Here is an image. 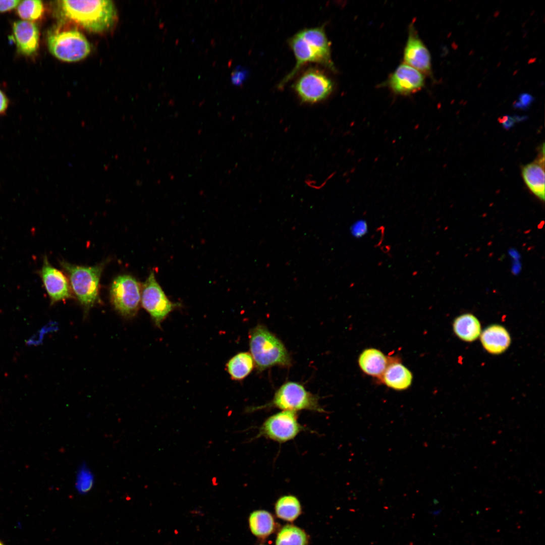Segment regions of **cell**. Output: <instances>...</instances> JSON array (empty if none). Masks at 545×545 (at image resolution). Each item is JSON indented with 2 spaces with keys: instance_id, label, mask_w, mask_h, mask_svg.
I'll return each mask as SVG.
<instances>
[{
  "instance_id": "6da1fadb",
  "label": "cell",
  "mask_w": 545,
  "mask_h": 545,
  "mask_svg": "<svg viewBox=\"0 0 545 545\" xmlns=\"http://www.w3.org/2000/svg\"><path fill=\"white\" fill-rule=\"evenodd\" d=\"M289 44L295 55L296 64L293 70L281 81L279 88H283L301 67L308 62L317 63L332 71L335 70L331 58L330 43L323 26L300 31L290 38Z\"/></svg>"
},
{
  "instance_id": "7a4b0ae2",
  "label": "cell",
  "mask_w": 545,
  "mask_h": 545,
  "mask_svg": "<svg viewBox=\"0 0 545 545\" xmlns=\"http://www.w3.org/2000/svg\"><path fill=\"white\" fill-rule=\"evenodd\" d=\"M61 16L86 30L100 32L108 29L117 18L115 6L110 0L59 1Z\"/></svg>"
},
{
  "instance_id": "3957f363",
  "label": "cell",
  "mask_w": 545,
  "mask_h": 545,
  "mask_svg": "<svg viewBox=\"0 0 545 545\" xmlns=\"http://www.w3.org/2000/svg\"><path fill=\"white\" fill-rule=\"evenodd\" d=\"M249 338L250 354L258 371L276 365H291V358L285 346L264 325L258 324L251 329Z\"/></svg>"
},
{
  "instance_id": "277c9868",
  "label": "cell",
  "mask_w": 545,
  "mask_h": 545,
  "mask_svg": "<svg viewBox=\"0 0 545 545\" xmlns=\"http://www.w3.org/2000/svg\"><path fill=\"white\" fill-rule=\"evenodd\" d=\"M60 263L68 277L71 290L87 313L99 300V282L106 261L92 266L73 264L65 260Z\"/></svg>"
},
{
  "instance_id": "5b68a950",
  "label": "cell",
  "mask_w": 545,
  "mask_h": 545,
  "mask_svg": "<svg viewBox=\"0 0 545 545\" xmlns=\"http://www.w3.org/2000/svg\"><path fill=\"white\" fill-rule=\"evenodd\" d=\"M318 397L307 391L301 384L288 382L282 385L275 393L271 401L254 409L275 407L284 411L297 412L301 410L323 412L318 402Z\"/></svg>"
},
{
  "instance_id": "8992f818",
  "label": "cell",
  "mask_w": 545,
  "mask_h": 545,
  "mask_svg": "<svg viewBox=\"0 0 545 545\" xmlns=\"http://www.w3.org/2000/svg\"><path fill=\"white\" fill-rule=\"evenodd\" d=\"M49 51L58 59L75 62L85 58L90 52V45L85 36L75 29L50 32L47 37Z\"/></svg>"
},
{
  "instance_id": "52a82bcc",
  "label": "cell",
  "mask_w": 545,
  "mask_h": 545,
  "mask_svg": "<svg viewBox=\"0 0 545 545\" xmlns=\"http://www.w3.org/2000/svg\"><path fill=\"white\" fill-rule=\"evenodd\" d=\"M141 286L133 276L120 275L113 281L110 296L114 308L125 317L135 316L140 307Z\"/></svg>"
},
{
  "instance_id": "ba28073f",
  "label": "cell",
  "mask_w": 545,
  "mask_h": 545,
  "mask_svg": "<svg viewBox=\"0 0 545 545\" xmlns=\"http://www.w3.org/2000/svg\"><path fill=\"white\" fill-rule=\"evenodd\" d=\"M141 304L159 328L169 314L180 306L179 303L173 302L168 298L157 282L153 271L150 272L141 287Z\"/></svg>"
},
{
  "instance_id": "9c48e42d",
  "label": "cell",
  "mask_w": 545,
  "mask_h": 545,
  "mask_svg": "<svg viewBox=\"0 0 545 545\" xmlns=\"http://www.w3.org/2000/svg\"><path fill=\"white\" fill-rule=\"evenodd\" d=\"M294 89L301 100L316 103L326 98L333 89L331 79L322 71L310 68L297 80Z\"/></svg>"
},
{
  "instance_id": "30bf717a",
  "label": "cell",
  "mask_w": 545,
  "mask_h": 545,
  "mask_svg": "<svg viewBox=\"0 0 545 545\" xmlns=\"http://www.w3.org/2000/svg\"><path fill=\"white\" fill-rule=\"evenodd\" d=\"M303 429L298 421L297 412L283 410L264 421L260 427L258 436L284 443L295 438Z\"/></svg>"
},
{
  "instance_id": "8fae6325",
  "label": "cell",
  "mask_w": 545,
  "mask_h": 545,
  "mask_svg": "<svg viewBox=\"0 0 545 545\" xmlns=\"http://www.w3.org/2000/svg\"><path fill=\"white\" fill-rule=\"evenodd\" d=\"M38 273L51 304L73 298L68 279L62 271L51 265L46 255Z\"/></svg>"
},
{
  "instance_id": "7c38bea8",
  "label": "cell",
  "mask_w": 545,
  "mask_h": 545,
  "mask_svg": "<svg viewBox=\"0 0 545 545\" xmlns=\"http://www.w3.org/2000/svg\"><path fill=\"white\" fill-rule=\"evenodd\" d=\"M423 74L406 64L400 65L392 74L389 84L395 93L408 95L421 89L424 85Z\"/></svg>"
},
{
  "instance_id": "4fadbf2b",
  "label": "cell",
  "mask_w": 545,
  "mask_h": 545,
  "mask_svg": "<svg viewBox=\"0 0 545 545\" xmlns=\"http://www.w3.org/2000/svg\"><path fill=\"white\" fill-rule=\"evenodd\" d=\"M405 64L419 71L428 74L431 71L429 52L417 35L414 28H410L404 51Z\"/></svg>"
},
{
  "instance_id": "5bb4252c",
  "label": "cell",
  "mask_w": 545,
  "mask_h": 545,
  "mask_svg": "<svg viewBox=\"0 0 545 545\" xmlns=\"http://www.w3.org/2000/svg\"><path fill=\"white\" fill-rule=\"evenodd\" d=\"M13 38L18 51L25 56L33 55L38 48L39 31L33 22H15L13 25Z\"/></svg>"
},
{
  "instance_id": "9a60e30c",
  "label": "cell",
  "mask_w": 545,
  "mask_h": 545,
  "mask_svg": "<svg viewBox=\"0 0 545 545\" xmlns=\"http://www.w3.org/2000/svg\"><path fill=\"white\" fill-rule=\"evenodd\" d=\"M522 175L531 192L543 201L545 193L544 143L536 159L522 168Z\"/></svg>"
},
{
  "instance_id": "2e32d148",
  "label": "cell",
  "mask_w": 545,
  "mask_h": 545,
  "mask_svg": "<svg viewBox=\"0 0 545 545\" xmlns=\"http://www.w3.org/2000/svg\"><path fill=\"white\" fill-rule=\"evenodd\" d=\"M384 384L397 391L408 389L411 385V372L403 364L395 360H390L380 377Z\"/></svg>"
},
{
  "instance_id": "e0dca14e",
  "label": "cell",
  "mask_w": 545,
  "mask_h": 545,
  "mask_svg": "<svg viewBox=\"0 0 545 545\" xmlns=\"http://www.w3.org/2000/svg\"><path fill=\"white\" fill-rule=\"evenodd\" d=\"M480 340L485 350L495 354L504 352L511 343L508 331L504 327L498 324L486 328L481 333Z\"/></svg>"
},
{
  "instance_id": "ac0fdd59",
  "label": "cell",
  "mask_w": 545,
  "mask_h": 545,
  "mask_svg": "<svg viewBox=\"0 0 545 545\" xmlns=\"http://www.w3.org/2000/svg\"><path fill=\"white\" fill-rule=\"evenodd\" d=\"M390 360L380 350L368 348L359 355L358 363L361 369L366 374L380 377Z\"/></svg>"
},
{
  "instance_id": "d6986e66",
  "label": "cell",
  "mask_w": 545,
  "mask_h": 545,
  "mask_svg": "<svg viewBox=\"0 0 545 545\" xmlns=\"http://www.w3.org/2000/svg\"><path fill=\"white\" fill-rule=\"evenodd\" d=\"M254 361L250 353L243 352L231 358L226 364V369L232 379L242 380L253 370Z\"/></svg>"
},
{
  "instance_id": "ffe728a7",
  "label": "cell",
  "mask_w": 545,
  "mask_h": 545,
  "mask_svg": "<svg viewBox=\"0 0 545 545\" xmlns=\"http://www.w3.org/2000/svg\"><path fill=\"white\" fill-rule=\"evenodd\" d=\"M453 329L457 336L467 342L476 340L481 333L479 320L475 316L469 313L457 317L454 321Z\"/></svg>"
},
{
  "instance_id": "44dd1931",
  "label": "cell",
  "mask_w": 545,
  "mask_h": 545,
  "mask_svg": "<svg viewBox=\"0 0 545 545\" xmlns=\"http://www.w3.org/2000/svg\"><path fill=\"white\" fill-rule=\"evenodd\" d=\"M248 521L251 532L258 537L268 536L275 529V524L272 516L265 510L253 512L249 516Z\"/></svg>"
},
{
  "instance_id": "7402d4cb",
  "label": "cell",
  "mask_w": 545,
  "mask_h": 545,
  "mask_svg": "<svg viewBox=\"0 0 545 545\" xmlns=\"http://www.w3.org/2000/svg\"><path fill=\"white\" fill-rule=\"evenodd\" d=\"M275 511L279 518L285 521H293L301 513V505L298 499L294 496H282L275 504Z\"/></svg>"
},
{
  "instance_id": "603a6c76",
  "label": "cell",
  "mask_w": 545,
  "mask_h": 545,
  "mask_svg": "<svg viewBox=\"0 0 545 545\" xmlns=\"http://www.w3.org/2000/svg\"><path fill=\"white\" fill-rule=\"evenodd\" d=\"M308 537L301 528L286 525L278 533L276 545H308Z\"/></svg>"
},
{
  "instance_id": "cb8c5ba5",
  "label": "cell",
  "mask_w": 545,
  "mask_h": 545,
  "mask_svg": "<svg viewBox=\"0 0 545 545\" xmlns=\"http://www.w3.org/2000/svg\"><path fill=\"white\" fill-rule=\"evenodd\" d=\"M43 11V4L39 0L20 1L17 7L18 15L24 20L31 22L39 19Z\"/></svg>"
},
{
  "instance_id": "d4e9b609",
  "label": "cell",
  "mask_w": 545,
  "mask_h": 545,
  "mask_svg": "<svg viewBox=\"0 0 545 545\" xmlns=\"http://www.w3.org/2000/svg\"><path fill=\"white\" fill-rule=\"evenodd\" d=\"M76 480V488L81 494L88 492L93 486V476L91 473L84 467L80 469Z\"/></svg>"
},
{
  "instance_id": "484cf974",
  "label": "cell",
  "mask_w": 545,
  "mask_h": 545,
  "mask_svg": "<svg viewBox=\"0 0 545 545\" xmlns=\"http://www.w3.org/2000/svg\"><path fill=\"white\" fill-rule=\"evenodd\" d=\"M350 231L354 237L356 238L362 237L367 233V224L363 220H359L351 226Z\"/></svg>"
},
{
  "instance_id": "4316f807",
  "label": "cell",
  "mask_w": 545,
  "mask_h": 545,
  "mask_svg": "<svg viewBox=\"0 0 545 545\" xmlns=\"http://www.w3.org/2000/svg\"><path fill=\"white\" fill-rule=\"evenodd\" d=\"M534 100V97L529 93H521L519 96L518 100L514 102L513 106L517 108L526 110L529 107Z\"/></svg>"
},
{
  "instance_id": "83f0119b",
  "label": "cell",
  "mask_w": 545,
  "mask_h": 545,
  "mask_svg": "<svg viewBox=\"0 0 545 545\" xmlns=\"http://www.w3.org/2000/svg\"><path fill=\"white\" fill-rule=\"evenodd\" d=\"M21 1L18 0H0V13L9 11L17 7Z\"/></svg>"
},
{
  "instance_id": "f1b7e54d",
  "label": "cell",
  "mask_w": 545,
  "mask_h": 545,
  "mask_svg": "<svg viewBox=\"0 0 545 545\" xmlns=\"http://www.w3.org/2000/svg\"><path fill=\"white\" fill-rule=\"evenodd\" d=\"M515 117L505 116L499 119V122L505 129H509L512 127L516 121Z\"/></svg>"
},
{
  "instance_id": "f546056e",
  "label": "cell",
  "mask_w": 545,
  "mask_h": 545,
  "mask_svg": "<svg viewBox=\"0 0 545 545\" xmlns=\"http://www.w3.org/2000/svg\"><path fill=\"white\" fill-rule=\"evenodd\" d=\"M246 73L243 71H237L235 72L232 76V80L234 84H239L242 82V81L245 77Z\"/></svg>"
},
{
  "instance_id": "4dcf8cb0",
  "label": "cell",
  "mask_w": 545,
  "mask_h": 545,
  "mask_svg": "<svg viewBox=\"0 0 545 545\" xmlns=\"http://www.w3.org/2000/svg\"><path fill=\"white\" fill-rule=\"evenodd\" d=\"M8 100L5 94L0 90V114L7 108Z\"/></svg>"
},
{
  "instance_id": "1f68e13d",
  "label": "cell",
  "mask_w": 545,
  "mask_h": 545,
  "mask_svg": "<svg viewBox=\"0 0 545 545\" xmlns=\"http://www.w3.org/2000/svg\"><path fill=\"white\" fill-rule=\"evenodd\" d=\"M0 545H4L1 542H0Z\"/></svg>"
}]
</instances>
